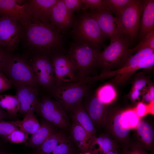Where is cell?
<instances>
[{"label": "cell", "instance_id": "cell-1", "mask_svg": "<svg viewBox=\"0 0 154 154\" xmlns=\"http://www.w3.org/2000/svg\"><path fill=\"white\" fill-rule=\"evenodd\" d=\"M20 23L21 39L34 55H45L51 59L56 55L64 53V34L51 23L42 22L31 16Z\"/></svg>", "mask_w": 154, "mask_h": 154}, {"label": "cell", "instance_id": "cell-2", "mask_svg": "<svg viewBox=\"0 0 154 154\" xmlns=\"http://www.w3.org/2000/svg\"><path fill=\"white\" fill-rule=\"evenodd\" d=\"M154 53V50L146 48L132 55L125 63L121 68L115 70L101 73L89 78L90 82L112 78V82L117 85L125 83L137 70L151 68L154 66V58L151 56Z\"/></svg>", "mask_w": 154, "mask_h": 154}, {"label": "cell", "instance_id": "cell-3", "mask_svg": "<svg viewBox=\"0 0 154 154\" xmlns=\"http://www.w3.org/2000/svg\"><path fill=\"white\" fill-rule=\"evenodd\" d=\"M101 52L100 48L90 43L74 41L66 54L74 65L76 76L85 79L93 76Z\"/></svg>", "mask_w": 154, "mask_h": 154}, {"label": "cell", "instance_id": "cell-4", "mask_svg": "<svg viewBox=\"0 0 154 154\" xmlns=\"http://www.w3.org/2000/svg\"><path fill=\"white\" fill-rule=\"evenodd\" d=\"M130 41L123 35L101 51L97 62L101 73L119 68L125 63L132 55L129 48Z\"/></svg>", "mask_w": 154, "mask_h": 154}, {"label": "cell", "instance_id": "cell-5", "mask_svg": "<svg viewBox=\"0 0 154 154\" xmlns=\"http://www.w3.org/2000/svg\"><path fill=\"white\" fill-rule=\"evenodd\" d=\"M91 84L83 81L62 84L56 86L49 96L59 103L67 114L90 93Z\"/></svg>", "mask_w": 154, "mask_h": 154}, {"label": "cell", "instance_id": "cell-6", "mask_svg": "<svg viewBox=\"0 0 154 154\" xmlns=\"http://www.w3.org/2000/svg\"><path fill=\"white\" fill-rule=\"evenodd\" d=\"M70 33L74 41L87 42L100 48L104 38L96 21L86 11L74 18Z\"/></svg>", "mask_w": 154, "mask_h": 154}, {"label": "cell", "instance_id": "cell-7", "mask_svg": "<svg viewBox=\"0 0 154 154\" xmlns=\"http://www.w3.org/2000/svg\"><path fill=\"white\" fill-rule=\"evenodd\" d=\"M3 74L15 87L27 85L38 88L36 78L30 62L21 56L10 54Z\"/></svg>", "mask_w": 154, "mask_h": 154}, {"label": "cell", "instance_id": "cell-8", "mask_svg": "<svg viewBox=\"0 0 154 154\" xmlns=\"http://www.w3.org/2000/svg\"><path fill=\"white\" fill-rule=\"evenodd\" d=\"M30 62L36 78L38 88L50 96L56 86L51 59L47 56L37 54L34 55Z\"/></svg>", "mask_w": 154, "mask_h": 154}, {"label": "cell", "instance_id": "cell-9", "mask_svg": "<svg viewBox=\"0 0 154 154\" xmlns=\"http://www.w3.org/2000/svg\"><path fill=\"white\" fill-rule=\"evenodd\" d=\"M36 113L57 127L65 131L70 127V123L66 113L58 102L48 95H44L41 98Z\"/></svg>", "mask_w": 154, "mask_h": 154}, {"label": "cell", "instance_id": "cell-10", "mask_svg": "<svg viewBox=\"0 0 154 154\" xmlns=\"http://www.w3.org/2000/svg\"><path fill=\"white\" fill-rule=\"evenodd\" d=\"M143 0H131L119 15L116 17L124 35L130 40L136 37L143 7Z\"/></svg>", "mask_w": 154, "mask_h": 154}, {"label": "cell", "instance_id": "cell-11", "mask_svg": "<svg viewBox=\"0 0 154 154\" xmlns=\"http://www.w3.org/2000/svg\"><path fill=\"white\" fill-rule=\"evenodd\" d=\"M22 32L18 21L9 16H0V45L9 53H13L17 48Z\"/></svg>", "mask_w": 154, "mask_h": 154}, {"label": "cell", "instance_id": "cell-12", "mask_svg": "<svg viewBox=\"0 0 154 154\" xmlns=\"http://www.w3.org/2000/svg\"><path fill=\"white\" fill-rule=\"evenodd\" d=\"M97 22L104 38L112 43L124 35L117 18L107 8L87 12Z\"/></svg>", "mask_w": 154, "mask_h": 154}, {"label": "cell", "instance_id": "cell-13", "mask_svg": "<svg viewBox=\"0 0 154 154\" xmlns=\"http://www.w3.org/2000/svg\"><path fill=\"white\" fill-rule=\"evenodd\" d=\"M51 59L55 77L56 86L82 80V78L76 76L74 65L66 54L56 55Z\"/></svg>", "mask_w": 154, "mask_h": 154}, {"label": "cell", "instance_id": "cell-14", "mask_svg": "<svg viewBox=\"0 0 154 154\" xmlns=\"http://www.w3.org/2000/svg\"><path fill=\"white\" fill-rule=\"evenodd\" d=\"M15 87L16 95L20 104L19 112L23 116L29 113L36 112L39 107L41 99L38 89L27 85Z\"/></svg>", "mask_w": 154, "mask_h": 154}, {"label": "cell", "instance_id": "cell-15", "mask_svg": "<svg viewBox=\"0 0 154 154\" xmlns=\"http://www.w3.org/2000/svg\"><path fill=\"white\" fill-rule=\"evenodd\" d=\"M74 13L67 9L62 0H58L52 10L50 23L60 32L66 34L72 27Z\"/></svg>", "mask_w": 154, "mask_h": 154}, {"label": "cell", "instance_id": "cell-16", "mask_svg": "<svg viewBox=\"0 0 154 154\" xmlns=\"http://www.w3.org/2000/svg\"><path fill=\"white\" fill-rule=\"evenodd\" d=\"M83 106L96 127L104 126L107 112V104L101 102L96 94L90 93L82 100Z\"/></svg>", "mask_w": 154, "mask_h": 154}, {"label": "cell", "instance_id": "cell-17", "mask_svg": "<svg viewBox=\"0 0 154 154\" xmlns=\"http://www.w3.org/2000/svg\"><path fill=\"white\" fill-rule=\"evenodd\" d=\"M7 16L20 23L31 17L27 1L0 0V16Z\"/></svg>", "mask_w": 154, "mask_h": 154}, {"label": "cell", "instance_id": "cell-18", "mask_svg": "<svg viewBox=\"0 0 154 154\" xmlns=\"http://www.w3.org/2000/svg\"><path fill=\"white\" fill-rule=\"evenodd\" d=\"M58 0H30L27 1L31 16L42 22L50 23L52 8Z\"/></svg>", "mask_w": 154, "mask_h": 154}, {"label": "cell", "instance_id": "cell-19", "mask_svg": "<svg viewBox=\"0 0 154 154\" xmlns=\"http://www.w3.org/2000/svg\"><path fill=\"white\" fill-rule=\"evenodd\" d=\"M72 121L70 139L81 153L88 151L94 139L76 120L72 119Z\"/></svg>", "mask_w": 154, "mask_h": 154}, {"label": "cell", "instance_id": "cell-20", "mask_svg": "<svg viewBox=\"0 0 154 154\" xmlns=\"http://www.w3.org/2000/svg\"><path fill=\"white\" fill-rule=\"evenodd\" d=\"M56 127L45 119L41 121L38 129L31 135L25 143L27 147L36 148L52 134L58 132Z\"/></svg>", "mask_w": 154, "mask_h": 154}, {"label": "cell", "instance_id": "cell-21", "mask_svg": "<svg viewBox=\"0 0 154 154\" xmlns=\"http://www.w3.org/2000/svg\"><path fill=\"white\" fill-rule=\"evenodd\" d=\"M141 25L139 35L141 40L154 30V0H143Z\"/></svg>", "mask_w": 154, "mask_h": 154}, {"label": "cell", "instance_id": "cell-22", "mask_svg": "<svg viewBox=\"0 0 154 154\" xmlns=\"http://www.w3.org/2000/svg\"><path fill=\"white\" fill-rule=\"evenodd\" d=\"M122 112H117L110 116L106 114L103 126H106L117 138L124 140L128 137L129 129L124 127L121 124V117Z\"/></svg>", "mask_w": 154, "mask_h": 154}, {"label": "cell", "instance_id": "cell-23", "mask_svg": "<svg viewBox=\"0 0 154 154\" xmlns=\"http://www.w3.org/2000/svg\"><path fill=\"white\" fill-rule=\"evenodd\" d=\"M70 113L72 119L76 120L94 139L96 137L95 127L86 112L82 101Z\"/></svg>", "mask_w": 154, "mask_h": 154}, {"label": "cell", "instance_id": "cell-24", "mask_svg": "<svg viewBox=\"0 0 154 154\" xmlns=\"http://www.w3.org/2000/svg\"><path fill=\"white\" fill-rule=\"evenodd\" d=\"M117 149L116 144L105 135L96 137L92 142L89 151L93 154H105L111 151Z\"/></svg>", "mask_w": 154, "mask_h": 154}, {"label": "cell", "instance_id": "cell-25", "mask_svg": "<svg viewBox=\"0 0 154 154\" xmlns=\"http://www.w3.org/2000/svg\"><path fill=\"white\" fill-rule=\"evenodd\" d=\"M137 132L142 143V147L148 150L152 149L154 131L151 125L144 121H139L136 127Z\"/></svg>", "mask_w": 154, "mask_h": 154}, {"label": "cell", "instance_id": "cell-26", "mask_svg": "<svg viewBox=\"0 0 154 154\" xmlns=\"http://www.w3.org/2000/svg\"><path fill=\"white\" fill-rule=\"evenodd\" d=\"M63 132L58 131L50 136L36 148L35 154H52L57 146L66 137Z\"/></svg>", "mask_w": 154, "mask_h": 154}, {"label": "cell", "instance_id": "cell-27", "mask_svg": "<svg viewBox=\"0 0 154 154\" xmlns=\"http://www.w3.org/2000/svg\"><path fill=\"white\" fill-rule=\"evenodd\" d=\"M0 107L13 117H17L20 104L16 96L0 94Z\"/></svg>", "mask_w": 154, "mask_h": 154}, {"label": "cell", "instance_id": "cell-28", "mask_svg": "<svg viewBox=\"0 0 154 154\" xmlns=\"http://www.w3.org/2000/svg\"><path fill=\"white\" fill-rule=\"evenodd\" d=\"M15 123L17 127L31 135L35 132L40 126L38 120L32 113L27 114L23 120L15 121Z\"/></svg>", "mask_w": 154, "mask_h": 154}, {"label": "cell", "instance_id": "cell-29", "mask_svg": "<svg viewBox=\"0 0 154 154\" xmlns=\"http://www.w3.org/2000/svg\"><path fill=\"white\" fill-rule=\"evenodd\" d=\"M96 94L100 101L106 104L112 102L116 96L114 88L110 84L101 87L97 90Z\"/></svg>", "mask_w": 154, "mask_h": 154}, {"label": "cell", "instance_id": "cell-30", "mask_svg": "<svg viewBox=\"0 0 154 154\" xmlns=\"http://www.w3.org/2000/svg\"><path fill=\"white\" fill-rule=\"evenodd\" d=\"M139 117L134 110H129L122 112L121 122L123 127L130 129L136 127L139 122Z\"/></svg>", "mask_w": 154, "mask_h": 154}, {"label": "cell", "instance_id": "cell-31", "mask_svg": "<svg viewBox=\"0 0 154 154\" xmlns=\"http://www.w3.org/2000/svg\"><path fill=\"white\" fill-rule=\"evenodd\" d=\"M75 146L67 136L56 147L52 154H78Z\"/></svg>", "mask_w": 154, "mask_h": 154}, {"label": "cell", "instance_id": "cell-32", "mask_svg": "<svg viewBox=\"0 0 154 154\" xmlns=\"http://www.w3.org/2000/svg\"><path fill=\"white\" fill-rule=\"evenodd\" d=\"M131 0H103L106 7L117 17L120 14L125 6Z\"/></svg>", "mask_w": 154, "mask_h": 154}, {"label": "cell", "instance_id": "cell-33", "mask_svg": "<svg viewBox=\"0 0 154 154\" xmlns=\"http://www.w3.org/2000/svg\"><path fill=\"white\" fill-rule=\"evenodd\" d=\"M29 134L18 127L3 139L13 143H25L29 138Z\"/></svg>", "mask_w": 154, "mask_h": 154}, {"label": "cell", "instance_id": "cell-34", "mask_svg": "<svg viewBox=\"0 0 154 154\" xmlns=\"http://www.w3.org/2000/svg\"><path fill=\"white\" fill-rule=\"evenodd\" d=\"M146 48L154 50V30L147 34L135 47L130 49V50L132 54Z\"/></svg>", "mask_w": 154, "mask_h": 154}, {"label": "cell", "instance_id": "cell-35", "mask_svg": "<svg viewBox=\"0 0 154 154\" xmlns=\"http://www.w3.org/2000/svg\"><path fill=\"white\" fill-rule=\"evenodd\" d=\"M19 127L17 126L15 121L0 120V137L4 139L15 129Z\"/></svg>", "mask_w": 154, "mask_h": 154}, {"label": "cell", "instance_id": "cell-36", "mask_svg": "<svg viewBox=\"0 0 154 154\" xmlns=\"http://www.w3.org/2000/svg\"><path fill=\"white\" fill-rule=\"evenodd\" d=\"M84 5L83 11H86L88 9L91 11H98L106 8L103 3V0H82Z\"/></svg>", "mask_w": 154, "mask_h": 154}, {"label": "cell", "instance_id": "cell-37", "mask_svg": "<svg viewBox=\"0 0 154 154\" xmlns=\"http://www.w3.org/2000/svg\"><path fill=\"white\" fill-rule=\"evenodd\" d=\"M67 9L74 12L76 11L79 13L82 10L84 5L82 0H62Z\"/></svg>", "mask_w": 154, "mask_h": 154}, {"label": "cell", "instance_id": "cell-38", "mask_svg": "<svg viewBox=\"0 0 154 154\" xmlns=\"http://www.w3.org/2000/svg\"><path fill=\"white\" fill-rule=\"evenodd\" d=\"M12 85L11 81L0 71V94L11 89Z\"/></svg>", "mask_w": 154, "mask_h": 154}, {"label": "cell", "instance_id": "cell-39", "mask_svg": "<svg viewBox=\"0 0 154 154\" xmlns=\"http://www.w3.org/2000/svg\"><path fill=\"white\" fill-rule=\"evenodd\" d=\"M10 54L0 46V71L3 73Z\"/></svg>", "mask_w": 154, "mask_h": 154}, {"label": "cell", "instance_id": "cell-40", "mask_svg": "<svg viewBox=\"0 0 154 154\" xmlns=\"http://www.w3.org/2000/svg\"><path fill=\"white\" fill-rule=\"evenodd\" d=\"M123 154H148L140 145H133L128 149L125 150Z\"/></svg>", "mask_w": 154, "mask_h": 154}, {"label": "cell", "instance_id": "cell-41", "mask_svg": "<svg viewBox=\"0 0 154 154\" xmlns=\"http://www.w3.org/2000/svg\"><path fill=\"white\" fill-rule=\"evenodd\" d=\"M134 110L139 117L144 116L149 112L148 105L142 102L137 104Z\"/></svg>", "mask_w": 154, "mask_h": 154}, {"label": "cell", "instance_id": "cell-42", "mask_svg": "<svg viewBox=\"0 0 154 154\" xmlns=\"http://www.w3.org/2000/svg\"><path fill=\"white\" fill-rule=\"evenodd\" d=\"M147 80L144 78L136 80L133 83L131 90H136L140 92L141 90L146 86Z\"/></svg>", "mask_w": 154, "mask_h": 154}, {"label": "cell", "instance_id": "cell-43", "mask_svg": "<svg viewBox=\"0 0 154 154\" xmlns=\"http://www.w3.org/2000/svg\"><path fill=\"white\" fill-rule=\"evenodd\" d=\"M140 92L138 91L131 90L130 93V97L131 99L133 101L139 99Z\"/></svg>", "mask_w": 154, "mask_h": 154}, {"label": "cell", "instance_id": "cell-44", "mask_svg": "<svg viewBox=\"0 0 154 154\" xmlns=\"http://www.w3.org/2000/svg\"><path fill=\"white\" fill-rule=\"evenodd\" d=\"M12 117L0 107V120Z\"/></svg>", "mask_w": 154, "mask_h": 154}, {"label": "cell", "instance_id": "cell-45", "mask_svg": "<svg viewBox=\"0 0 154 154\" xmlns=\"http://www.w3.org/2000/svg\"><path fill=\"white\" fill-rule=\"evenodd\" d=\"M143 99L145 101L150 103L154 102V100L152 99L149 91L144 95Z\"/></svg>", "mask_w": 154, "mask_h": 154}, {"label": "cell", "instance_id": "cell-46", "mask_svg": "<svg viewBox=\"0 0 154 154\" xmlns=\"http://www.w3.org/2000/svg\"><path fill=\"white\" fill-rule=\"evenodd\" d=\"M149 92L152 97V99L154 100V87L151 86L150 87Z\"/></svg>", "mask_w": 154, "mask_h": 154}, {"label": "cell", "instance_id": "cell-47", "mask_svg": "<svg viewBox=\"0 0 154 154\" xmlns=\"http://www.w3.org/2000/svg\"><path fill=\"white\" fill-rule=\"evenodd\" d=\"M105 154H120L117 151V149L114 150L106 153Z\"/></svg>", "mask_w": 154, "mask_h": 154}, {"label": "cell", "instance_id": "cell-48", "mask_svg": "<svg viewBox=\"0 0 154 154\" xmlns=\"http://www.w3.org/2000/svg\"><path fill=\"white\" fill-rule=\"evenodd\" d=\"M0 154H15L14 153L3 151L0 150Z\"/></svg>", "mask_w": 154, "mask_h": 154}, {"label": "cell", "instance_id": "cell-49", "mask_svg": "<svg viewBox=\"0 0 154 154\" xmlns=\"http://www.w3.org/2000/svg\"><path fill=\"white\" fill-rule=\"evenodd\" d=\"M78 154H93L89 151H88L84 153H80Z\"/></svg>", "mask_w": 154, "mask_h": 154}, {"label": "cell", "instance_id": "cell-50", "mask_svg": "<svg viewBox=\"0 0 154 154\" xmlns=\"http://www.w3.org/2000/svg\"><path fill=\"white\" fill-rule=\"evenodd\" d=\"M2 144V142L0 140V147H1Z\"/></svg>", "mask_w": 154, "mask_h": 154}]
</instances>
